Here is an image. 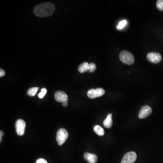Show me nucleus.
I'll return each mask as SVG.
<instances>
[{"mask_svg": "<svg viewBox=\"0 0 163 163\" xmlns=\"http://www.w3.org/2000/svg\"><path fill=\"white\" fill-rule=\"evenodd\" d=\"M36 163H47V162L43 158H39L36 161Z\"/></svg>", "mask_w": 163, "mask_h": 163, "instance_id": "nucleus-19", "label": "nucleus"}, {"mask_svg": "<svg viewBox=\"0 0 163 163\" xmlns=\"http://www.w3.org/2000/svg\"><path fill=\"white\" fill-rule=\"evenodd\" d=\"M126 24H127V21L125 20H122V21H121L119 22V24H118V26H117V28L119 29V30H121V29H123L125 26Z\"/></svg>", "mask_w": 163, "mask_h": 163, "instance_id": "nucleus-16", "label": "nucleus"}, {"mask_svg": "<svg viewBox=\"0 0 163 163\" xmlns=\"http://www.w3.org/2000/svg\"><path fill=\"white\" fill-rule=\"evenodd\" d=\"M26 127V122L24 120L22 119H19L16 122V131L18 135L21 136L24 134Z\"/></svg>", "mask_w": 163, "mask_h": 163, "instance_id": "nucleus-5", "label": "nucleus"}, {"mask_svg": "<svg viewBox=\"0 0 163 163\" xmlns=\"http://www.w3.org/2000/svg\"><path fill=\"white\" fill-rule=\"evenodd\" d=\"M84 158L89 163H96L98 161V157L95 154L87 152L84 154Z\"/></svg>", "mask_w": 163, "mask_h": 163, "instance_id": "nucleus-10", "label": "nucleus"}, {"mask_svg": "<svg viewBox=\"0 0 163 163\" xmlns=\"http://www.w3.org/2000/svg\"><path fill=\"white\" fill-rule=\"evenodd\" d=\"M0 134H1V135H0V137H1V142H2V136L3 135V134H4V133H3V132L2 131H1V133H0Z\"/></svg>", "mask_w": 163, "mask_h": 163, "instance_id": "nucleus-21", "label": "nucleus"}, {"mask_svg": "<svg viewBox=\"0 0 163 163\" xmlns=\"http://www.w3.org/2000/svg\"><path fill=\"white\" fill-rule=\"evenodd\" d=\"M119 57L121 61L127 65H132L134 62L133 55L128 51L124 50L121 52Z\"/></svg>", "mask_w": 163, "mask_h": 163, "instance_id": "nucleus-2", "label": "nucleus"}, {"mask_svg": "<svg viewBox=\"0 0 163 163\" xmlns=\"http://www.w3.org/2000/svg\"><path fill=\"white\" fill-rule=\"evenodd\" d=\"M68 132L66 129L61 128L57 133L56 140L59 146H62L68 138Z\"/></svg>", "mask_w": 163, "mask_h": 163, "instance_id": "nucleus-3", "label": "nucleus"}, {"mask_svg": "<svg viewBox=\"0 0 163 163\" xmlns=\"http://www.w3.org/2000/svg\"><path fill=\"white\" fill-rule=\"evenodd\" d=\"M39 89L38 87H34V88H31L27 91V94L31 97H33L36 95Z\"/></svg>", "mask_w": 163, "mask_h": 163, "instance_id": "nucleus-14", "label": "nucleus"}, {"mask_svg": "<svg viewBox=\"0 0 163 163\" xmlns=\"http://www.w3.org/2000/svg\"><path fill=\"white\" fill-rule=\"evenodd\" d=\"M156 7L158 10L163 11V0H158L157 1Z\"/></svg>", "mask_w": 163, "mask_h": 163, "instance_id": "nucleus-15", "label": "nucleus"}, {"mask_svg": "<svg viewBox=\"0 0 163 163\" xmlns=\"http://www.w3.org/2000/svg\"><path fill=\"white\" fill-rule=\"evenodd\" d=\"M78 70L79 72L81 73H84L89 70V64L87 62L81 64L78 68Z\"/></svg>", "mask_w": 163, "mask_h": 163, "instance_id": "nucleus-12", "label": "nucleus"}, {"mask_svg": "<svg viewBox=\"0 0 163 163\" xmlns=\"http://www.w3.org/2000/svg\"><path fill=\"white\" fill-rule=\"evenodd\" d=\"M105 91L101 88H98L96 89H91L88 91L87 95L90 98H95L98 97H101L105 94Z\"/></svg>", "mask_w": 163, "mask_h": 163, "instance_id": "nucleus-4", "label": "nucleus"}, {"mask_svg": "<svg viewBox=\"0 0 163 163\" xmlns=\"http://www.w3.org/2000/svg\"><path fill=\"white\" fill-rule=\"evenodd\" d=\"M63 106L64 107H66L68 106V102H65L63 103Z\"/></svg>", "mask_w": 163, "mask_h": 163, "instance_id": "nucleus-22", "label": "nucleus"}, {"mask_svg": "<svg viewBox=\"0 0 163 163\" xmlns=\"http://www.w3.org/2000/svg\"><path fill=\"white\" fill-rule=\"evenodd\" d=\"M96 65L94 63H91L89 64V71L90 72H93L96 70Z\"/></svg>", "mask_w": 163, "mask_h": 163, "instance_id": "nucleus-18", "label": "nucleus"}, {"mask_svg": "<svg viewBox=\"0 0 163 163\" xmlns=\"http://www.w3.org/2000/svg\"><path fill=\"white\" fill-rule=\"evenodd\" d=\"M152 112V108L149 106L146 105L143 106L140 109L139 113V118L140 119H144L149 116Z\"/></svg>", "mask_w": 163, "mask_h": 163, "instance_id": "nucleus-8", "label": "nucleus"}, {"mask_svg": "<svg viewBox=\"0 0 163 163\" xmlns=\"http://www.w3.org/2000/svg\"><path fill=\"white\" fill-rule=\"evenodd\" d=\"M112 114H109L106 119L103 122V125L106 128H110L113 125V120Z\"/></svg>", "mask_w": 163, "mask_h": 163, "instance_id": "nucleus-11", "label": "nucleus"}, {"mask_svg": "<svg viewBox=\"0 0 163 163\" xmlns=\"http://www.w3.org/2000/svg\"><path fill=\"white\" fill-rule=\"evenodd\" d=\"M56 10L54 4L50 2H45L37 5L34 9V13L40 17L51 16Z\"/></svg>", "mask_w": 163, "mask_h": 163, "instance_id": "nucleus-1", "label": "nucleus"}, {"mask_svg": "<svg viewBox=\"0 0 163 163\" xmlns=\"http://www.w3.org/2000/svg\"><path fill=\"white\" fill-rule=\"evenodd\" d=\"M54 98L56 101L64 103L68 102V97L65 92L61 91L56 92L54 94Z\"/></svg>", "mask_w": 163, "mask_h": 163, "instance_id": "nucleus-9", "label": "nucleus"}, {"mask_svg": "<svg viewBox=\"0 0 163 163\" xmlns=\"http://www.w3.org/2000/svg\"><path fill=\"white\" fill-rule=\"evenodd\" d=\"M137 155L134 152H129L126 153L122 160V163H133L137 160Z\"/></svg>", "mask_w": 163, "mask_h": 163, "instance_id": "nucleus-6", "label": "nucleus"}, {"mask_svg": "<svg viewBox=\"0 0 163 163\" xmlns=\"http://www.w3.org/2000/svg\"><path fill=\"white\" fill-rule=\"evenodd\" d=\"M47 89L45 88H43L41 90V92H40L38 94V97L42 99L44 98L45 95H46V93H47Z\"/></svg>", "mask_w": 163, "mask_h": 163, "instance_id": "nucleus-17", "label": "nucleus"}, {"mask_svg": "<svg viewBox=\"0 0 163 163\" xmlns=\"http://www.w3.org/2000/svg\"><path fill=\"white\" fill-rule=\"evenodd\" d=\"M5 74H6V73H5L4 70L1 68V69H0V77H2L4 76Z\"/></svg>", "mask_w": 163, "mask_h": 163, "instance_id": "nucleus-20", "label": "nucleus"}, {"mask_svg": "<svg viewBox=\"0 0 163 163\" xmlns=\"http://www.w3.org/2000/svg\"><path fill=\"white\" fill-rule=\"evenodd\" d=\"M148 60L153 64H157L162 60V56L160 53L155 52H150L147 56Z\"/></svg>", "mask_w": 163, "mask_h": 163, "instance_id": "nucleus-7", "label": "nucleus"}, {"mask_svg": "<svg viewBox=\"0 0 163 163\" xmlns=\"http://www.w3.org/2000/svg\"><path fill=\"white\" fill-rule=\"evenodd\" d=\"M94 131L95 133L97 134L99 136H103L105 134L104 130L103 128L100 126V125H97L94 127Z\"/></svg>", "mask_w": 163, "mask_h": 163, "instance_id": "nucleus-13", "label": "nucleus"}]
</instances>
